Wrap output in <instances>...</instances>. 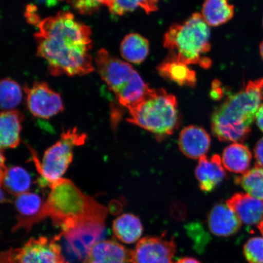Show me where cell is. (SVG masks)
<instances>
[{
    "label": "cell",
    "instance_id": "obj_1",
    "mask_svg": "<svg viewBox=\"0 0 263 263\" xmlns=\"http://www.w3.org/2000/svg\"><path fill=\"white\" fill-rule=\"evenodd\" d=\"M35 25L38 28L34 35L37 55L47 62L52 75L73 77L94 70L90 29L78 22L71 13L59 12Z\"/></svg>",
    "mask_w": 263,
    "mask_h": 263
},
{
    "label": "cell",
    "instance_id": "obj_2",
    "mask_svg": "<svg viewBox=\"0 0 263 263\" xmlns=\"http://www.w3.org/2000/svg\"><path fill=\"white\" fill-rule=\"evenodd\" d=\"M263 104V79L250 81L242 90L229 95L212 118L214 136L221 141H242L251 133Z\"/></svg>",
    "mask_w": 263,
    "mask_h": 263
},
{
    "label": "cell",
    "instance_id": "obj_3",
    "mask_svg": "<svg viewBox=\"0 0 263 263\" xmlns=\"http://www.w3.org/2000/svg\"><path fill=\"white\" fill-rule=\"evenodd\" d=\"M49 187L51 192L43 206L42 220L50 218L62 232L82 223L105 222L108 213L106 207L85 195L71 180L62 178Z\"/></svg>",
    "mask_w": 263,
    "mask_h": 263
},
{
    "label": "cell",
    "instance_id": "obj_4",
    "mask_svg": "<svg viewBox=\"0 0 263 263\" xmlns=\"http://www.w3.org/2000/svg\"><path fill=\"white\" fill-rule=\"evenodd\" d=\"M209 25L201 14L195 13L185 22L173 25L164 35L163 44L168 57L187 65L199 64L209 68L211 62L203 58L211 48Z\"/></svg>",
    "mask_w": 263,
    "mask_h": 263
},
{
    "label": "cell",
    "instance_id": "obj_5",
    "mask_svg": "<svg viewBox=\"0 0 263 263\" xmlns=\"http://www.w3.org/2000/svg\"><path fill=\"white\" fill-rule=\"evenodd\" d=\"M128 110V122L150 132L159 140L172 135L179 126L176 98L163 89L150 88L145 98Z\"/></svg>",
    "mask_w": 263,
    "mask_h": 263
},
{
    "label": "cell",
    "instance_id": "obj_6",
    "mask_svg": "<svg viewBox=\"0 0 263 263\" xmlns=\"http://www.w3.org/2000/svg\"><path fill=\"white\" fill-rule=\"evenodd\" d=\"M95 62L102 80L121 106L129 110L145 98L150 88L130 64L111 57L104 49L98 51Z\"/></svg>",
    "mask_w": 263,
    "mask_h": 263
},
{
    "label": "cell",
    "instance_id": "obj_7",
    "mask_svg": "<svg viewBox=\"0 0 263 263\" xmlns=\"http://www.w3.org/2000/svg\"><path fill=\"white\" fill-rule=\"evenodd\" d=\"M87 136L81 134L77 128L62 133L60 140L45 151L42 162L36 166L43 182L49 186L62 178L73 159V148L82 145Z\"/></svg>",
    "mask_w": 263,
    "mask_h": 263
},
{
    "label": "cell",
    "instance_id": "obj_8",
    "mask_svg": "<svg viewBox=\"0 0 263 263\" xmlns=\"http://www.w3.org/2000/svg\"><path fill=\"white\" fill-rule=\"evenodd\" d=\"M60 238L61 235L52 239L31 238L21 248L3 252L1 263H68L57 243Z\"/></svg>",
    "mask_w": 263,
    "mask_h": 263
},
{
    "label": "cell",
    "instance_id": "obj_9",
    "mask_svg": "<svg viewBox=\"0 0 263 263\" xmlns=\"http://www.w3.org/2000/svg\"><path fill=\"white\" fill-rule=\"evenodd\" d=\"M24 90L28 109L34 117L49 119L64 110L60 95L51 90L45 82H35Z\"/></svg>",
    "mask_w": 263,
    "mask_h": 263
},
{
    "label": "cell",
    "instance_id": "obj_10",
    "mask_svg": "<svg viewBox=\"0 0 263 263\" xmlns=\"http://www.w3.org/2000/svg\"><path fill=\"white\" fill-rule=\"evenodd\" d=\"M176 252L173 239L147 236L141 239L132 251V263H173Z\"/></svg>",
    "mask_w": 263,
    "mask_h": 263
},
{
    "label": "cell",
    "instance_id": "obj_11",
    "mask_svg": "<svg viewBox=\"0 0 263 263\" xmlns=\"http://www.w3.org/2000/svg\"><path fill=\"white\" fill-rule=\"evenodd\" d=\"M105 222L91 221L82 223L74 228L62 232L73 248L75 254L80 257L87 255L88 250L103 235Z\"/></svg>",
    "mask_w": 263,
    "mask_h": 263
},
{
    "label": "cell",
    "instance_id": "obj_12",
    "mask_svg": "<svg viewBox=\"0 0 263 263\" xmlns=\"http://www.w3.org/2000/svg\"><path fill=\"white\" fill-rule=\"evenodd\" d=\"M132 251L114 240L99 241L91 247L83 263H132Z\"/></svg>",
    "mask_w": 263,
    "mask_h": 263
},
{
    "label": "cell",
    "instance_id": "obj_13",
    "mask_svg": "<svg viewBox=\"0 0 263 263\" xmlns=\"http://www.w3.org/2000/svg\"><path fill=\"white\" fill-rule=\"evenodd\" d=\"M226 203L242 223L257 227L263 222V200L248 193H238L230 197Z\"/></svg>",
    "mask_w": 263,
    "mask_h": 263
},
{
    "label": "cell",
    "instance_id": "obj_14",
    "mask_svg": "<svg viewBox=\"0 0 263 263\" xmlns=\"http://www.w3.org/2000/svg\"><path fill=\"white\" fill-rule=\"evenodd\" d=\"M241 225V220L227 203L214 206L208 216L210 231L219 237H229L236 234Z\"/></svg>",
    "mask_w": 263,
    "mask_h": 263
},
{
    "label": "cell",
    "instance_id": "obj_15",
    "mask_svg": "<svg viewBox=\"0 0 263 263\" xmlns=\"http://www.w3.org/2000/svg\"><path fill=\"white\" fill-rule=\"evenodd\" d=\"M44 204L41 197L35 193L28 192L16 196L15 206L18 215L14 231L21 228L31 229L33 225L41 221Z\"/></svg>",
    "mask_w": 263,
    "mask_h": 263
},
{
    "label": "cell",
    "instance_id": "obj_16",
    "mask_svg": "<svg viewBox=\"0 0 263 263\" xmlns=\"http://www.w3.org/2000/svg\"><path fill=\"white\" fill-rule=\"evenodd\" d=\"M211 144L209 134L202 127L190 126L181 131L179 146L182 153L190 159L205 156Z\"/></svg>",
    "mask_w": 263,
    "mask_h": 263
},
{
    "label": "cell",
    "instance_id": "obj_17",
    "mask_svg": "<svg viewBox=\"0 0 263 263\" xmlns=\"http://www.w3.org/2000/svg\"><path fill=\"white\" fill-rule=\"evenodd\" d=\"M196 176L200 190L209 193L215 190L226 176L221 157L214 155L210 159L203 156L199 159Z\"/></svg>",
    "mask_w": 263,
    "mask_h": 263
},
{
    "label": "cell",
    "instance_id": "obj_18",
    "mask_svg": "<svg viewBox=\"0 0 263 263\" xmlns=\"http://www.w3.org/2000/svg\"><path fill=\"white\" fill-rule=\"evenodd\" d=\"M0 180L2 189L15 196L28 192L31 184V177L27 171L21 166H6L3 151H1Z\"/></svg>",
    "mask_w": 263,
    "mask_h": 263
},
{
    "label": "cell",
    "instance_id": "obj_19",
    "mask_svg": "<svg viewBox=\"0 0 263 263\" xmlns=\"http://www.w3.org/2000/svg\"><path fill=\"white\" fill-rule=\"evenodd\" d=\"M24 115L16 110L2 111L0 116V146L2 149L15 148L21 142Z\"/></svg>",
    "mask_w": 263,
    "mask_h": 263
},
{
    "label": "cell",
    "instance_id": "obj_20",
    "mask_svg": "<svg viewBox=\"0 0 263 263\" xmlns=\"http://www.w3.org/2000/svg\"><path fill=\"white\" fill-rule=\"evenodd\" d=\"M188 65L167 57L158 67L157 70L163 78L180 86L194 87L197 82L196 73Z\"/></svg>",
    "mask_w": 263,
    "mask_h": 263
},
{
    "label": "cell",
    "instance_id": "obj_21",
    "mask_svg": "<svg viewBox=\"0 0 263 263\" xmlns=\"http://www.w3.org/2000/svg\"><path fill=\"white\" fill-rule=\"evenodd\" d=\"M114 235L125 244H133L142 235V223L137 216L131 213H125L117 217L113 222Z\"/></svg>",
    "mask_w": 263,
    "mask_h": 263
},
{
    "label": "cell",
    "instance_id": "obj_22",
    "mask_svg": "<svg viewBox=\"0 0 263 263\" xmlns=\"http://www.w3.org/2000/svg\"><path fill=\"white\" fill-rule=\"evenodd\" d=\"M221 159L223 167L229 172L244 174L251 164L252 154L245 144L235 143L226 148Z\"/></svg>",
    "mask_w": 263,
    "mask_h": 263
},
{
    "label": "cell",
    "instance_id": "obj_23",
    "mask_svg": "<svg viewBox=\"0 0 263 263\" xmlns=\"http://www.w3.org/2000/svg\"><path fill=\"white\" fill-rule=\"evenodd\" d=\"M234 12V6L229 0H205L201 15L207 25L218 26L231 20Z\"/></svg>",
    "mask_w": 263,
    "mask_h": 263
},
{
    "label": "cell",
    "instance_id": "obj_24",
    "mask_svg": "<svg viewBox=\"0 0 263 263\" xmlns=\"http://www.w3.org/2000/svg\"><path fill=\"white\" fill-rule=\"evenodd\" d=\"M149 44L146 39L138 34L126 36L121 45V53L130 63L139 64L149 54Z\"/></svg>",
    "mask_w": 263,
    "mask_h": 263
},
{
    "label": "cell",
    "instance_id": "obj_25",
    "mask_svg": "<svg viewBox=\"0 0 263 263\" xmlns=\"http://www.w3.org/2000/svg\"><path fill=\"white\" fill-rule=\"evenodd\" d=\"M235 183L249 195L263 200V167L255 166L248 170L242 176L236 177Z\"/></svg>",
    "mask_w": 263,
    "mask_h": 263
},
{
    "label": "cell",
    "instance_id": "obj_26",
    "mask_svg": "<svg viewBox=\"0 0 263 263\" xmlns=\"http://www.w3.org/2000/svg\"><path fill=\"white\" fill-rule=\"evenodd\" d=\"M0 100L2 111L14 110L21 103L22 91L20 85L11 79L6 78L1 82Z\"/></svg>",
    "mask_w": 263,
    "mask_h": 263
},
{
    "label": "cell",
    "instance_id": "obj_27",
    "mask_svg": "<svg viewBox=\"0 0 263 263\" xmlns=\"http://www.w3.org/2000/svg\"><path fill=\"white\" fill-rule=\"evenodd\" d=\"M139 8L149 14L157 9V3L153 0H111L108 9L113 15H123Z\"/></svg>",
    "mask_w": 263,
    "mask_h": 263
},
{
    "label": "cell",
    "instance_id": "obj_28",
    "mask_svg": "<svg viewBox=\"0 0 263 263\" xmlns=\"http://www.w3.org/2000/svg\"><path fill=\"white\" fill-rule=\"evenodd\" d=\"M244 255L249 263H263V237L249 239L244 246Z\"/></svg>",
    "mask_w": 263,
    "mask_h": 263
},
{
    "label": "cell",
    "instance_id": "obj_29",
    "mask_svg": "<svg viewBox=\"0 0 263 263\" xmlns=\"http://www.w3.org/2000/svg\"><path fill=\"white\" fill-rule=\"evenodd\" d=\"M111 0H72V5L81 14H93L102 5L109 7Z\"/></svg>",
    "mask_w": 263,
    "mask_h": 263
},
{
    "label": "cell",
    "instance_id": "obj_30",
    "mask_svg": "<svg viewBox=\"0 0 263 263\" xmlns=\"http://www.w3.org/2000/svg\"><path fill=\"white\" fill-rule=\"evenodd\" d=\"M256 166L263 167V138L256 143L254 149Z\"/></svg>",
    "mask_w": 263,
    "mask_h": 263
},
{
    "label": "cell",
    "instance_id": "obj_31",
    "mask_svg": "<svg viewBox=\"0 0 263 263\" xmlns=\"http://www.w3.org/2000/svg\"><path fill=\"white\" fill-rule=\"evenodd\" d=\"M256 121L259 129L263 132V104L259 107L258 113L256 114Z\"/></svg>",
    "mask_w": 263,
    "mask_h": 263
},
{
    "label": "cell",
    "instance_id": "obj_32",
    "mask_svg": "<svg viewBox=\"0 0 263 263\" xmlns=\"http://www.w3.org/2000/svg\"><path fill=\"white\" fill-rule=\"evenodd\" d=\"M35 2L39 4L44 5L48 7H52L59 4V2L63 1V0H34Z\"/></svg>",
    "mask_w": 263,
    "mask_h": 263
},
{
    "label": "cell",
    "instance_id": "obj_33",
    "mask_svg": "<svg viewBox=\"0 0 263 263\" xmlns=\"http://www.w3.org/2000/svg\"><path fill=\"white\" fill-rule=\"evenodd\" d=\"M175 263H201L197 259L192 257H185L179 259Z\"/></svg>",
    "mask_w": 263,
    "mask_h": 263
},
{
    "label": "cell",
    "instance_id": "obj_34",
    "mask_svg": "<svg viewBox=\"0 0 263 263\" xmlns=\"http://www.w3.org/2000/svg\"><path fill=\"white\" fill-rule=\"evenodd\" d=\"M259 53H260L261 57L263 61V41L261 42L260 45H259Z\"/></svg>",
    "mask_w": 263,
    "mask_h": 263
},
{
    "label": "cell",
    "instance_id": "obj_35",
    "mask_svg": "<svg viewBox=\"0 0 263 263\" xmlns=\"http://www.w3.org/2000/svg\"><path fill=\"white\" fill-rule=\"evenodd\" d=\"M257 228L258 229V230H259V232H261L262 236H263V222H262L260 224H259L258 226H257Z\"/></svg>",
    "mask_w": 263,
    "mask_h": 263
},
{
    "label": "cell",
    "instance_id": "obj_36",
    "mask_svg": "<svg viewBox=\"0 0 263 263\" xmlns=\"http://www.w3.org/2000/svg\"><path fill=\"white\" fill-rule=\"evenodd\" d=\"M153 1H154V2H156V3H157V2H158V1H159V0H153Z\"/></svg>",
    "mask_w": 263,
    "mask_h": 263
},
{
    "label": "cell",
    "instance_id": "obj_37",
    "mask_svg": "<svg viewBox=\"0 0 263 263\" xmlns=\"http://www.w3.org/2000/svg\"><path fill=\"white\" fill-rule=\"evenodd\" d=\"M262 27H263V18H262Z\"/></svg>",
    "mask_w": 263,
    "mask_h": 263
}]
</instances>
